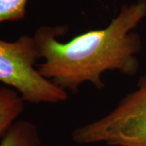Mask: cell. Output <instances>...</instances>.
I'll return each instance as SVG.
<instances>
[{"instance_id":"6da1fadb","label":"cell","mask_w":146,"mask_h":146,"mask_svg":"<svg viewBox=\"0 0 146 146\" xmlns=\"http://www.w3.org/2000/svg\"><path fill=\"white\" fill-rule=\"evenodd\" d=\"M145 17L146 0L123 4L106 28L85 32L66 42L58 40L68 33L66 26L38 27L33 37L44 61L36 66L37 70L72 93L85 82L102 90V76L107 71L135 76L140 68L137 54L141 40L134 30Z\"/></svg>"},{"instance_id":"7a4b0ae2","label":"cell","mask_w":146,"mask_h":146,"mask_svg":"<svg viewBox=\"0 0 146 146\" xmlns=\"http://www.w3.org/2000/svg\"><path fill=\"white\" fill-rule=\"evenodd\" d=\"M72 139L78 145L146 146V72L114 109L76 127Z\"/></svg>"},{"instance_id":"3957f363","label":"cell","mask_w":146,"mask_h":146,"mask_svg":"<svg viewBox=\"0 0 146 146\" xmlns=\"http://www.w3.org/2000/svg\"><path fill=\"white\" fill-rule=\"evenodd\" d=\"M39 58L33 36L24 35L15 42L0 40V82L16 90L25 102H65L68 92L38 72L36 63Z\"/></svg>"},{"instance_id":"277c9868","label":"cell","mask_w":146,"mask_h":146,"mask_svg":"<svg viewBox=\"0 0 146 146\" xmlns=\"http://www.w3.org/2000/svg\"><path fill=\"white\" fill-rule=\"evenodd\" d=\"M25 100L16 90L10 87H0V137L23 113Z\"/></svg>"},{"instance_id":"5b68a950","label":"cell","mask_w":146,"mask_h":146,"mask_svg":"<svg viewBox=\"0 0 146 146\" xmlns=\"http://www.w3.org/2000/svg\"><path fill=\"white\" fill-rule=\"evenodd\" d=\"M0 146H42L37 126L29 120H16L2 137Z\"/></svg>"},{"instance_id":"8992f818","label":"cell","mask_w":146,"mask_h":146,"mask_svg":"<svg viewBox=\"0 0 146 146\" xmlns=\"http://www.w3.org/2000/svg\"><path fill=\"white\" fill-rule=\"evenodd\" d=\"M28 0H0V23L19 21L26 16Z\"/></svg>"}]
</instances>
